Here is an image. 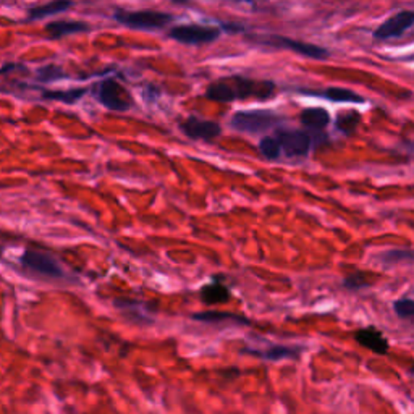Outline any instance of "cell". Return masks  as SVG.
<instances>
[{
    "mask_svg": "<svg viewBox=\"0 0 414 414\" xmlns=\"http://www.w3.org/2000/svg\"><path fill=\"white\" fill-rule=\"evenodd\" d=\"M276 93L272 81H254L246 76H225L211 83L206 89V97L216 102H233L243 99H269Z\"/></svg>",
    "mask_w": 414,
    "mask_h": 414,
    "instance_id": "cell-1",
    "label": "cell"
},
{
    "mask_svg": "<svg viewBox=\"0 0 414 414\" xmlns=\"http://www.w3.org/2000/svg\"><path fill=\"white\" fill-rule=\"evenodd\" d=\"M113 18L128 28L144 29V31H156V29H162L173 21L172 15L166 14V11H157V10L117 9L113 14Z\"/></svg>",
    "mask_w": 414,
    "mask_h": 414,
    "instance_id": "cell-2",
    "label": "cell"
},
{
    "mask_svg": "<svg viewBox=\"0 0 414 414\" xmlns=\"http://www.w3.org/2000/svg\"><path fill=\"white\" fill-rule=\"evenodd\" d=\"M249 39H254L258 44L263 46H271L276 49H288V51H293L300 56L314 59V60H327L328 51L325 47L315 46V44H309V42H303L298 39H291V38H285V36H278V34H261V36H249Z\"/></svg>",
    "mask_w": 414,
    "mask_h": 414,
    "instance_id": "cell-3",
    "label": "cell"
},
{
    "mask_svg": "<svg viewBox=\"0 0 414 414\" xmlns=\"http://www.w3.org/2000/svg\"><path fill=\"white\" fill-rule=\"evenodd\" d=\"M280 121H282V118H280L277 113L259 108V111H240L233 113V118H231L230 125L231 128H235L236 131L256 135V133H263L266 130H271L273 126H277Z\"/></svg>",
    "mask_w": 414,
    "mask_h": 414,
    "instance_id": "cell-4",
    "label": "cell"
},
{
    "mask_svg": "<svg viewBox=\"0 0 414 414\" xmlns=\"http://www.w3.org/2000/svg\"><path fill=\"white\" fill-rule=\"evenodd\" d=\"M96 94L104 107L115 112H126L131 107H135V99H133L130 91L120 81L112 80V78L97 84Z\"/></svg>",
    "mask_w": 414,
    "mask_h": 414,
    "instance_id": "cell-5",
    "label": "cell"
},
{
    "mask_svg": "<svg viewBox=\"0 0 414 414\" xmlns=\"http://www.w3.org/2000/svg\"><path fill=\"white\" fill-rule=\"evenodd\" d=\"M168 38L181 44L201 46L216 42L221 38V29L214 26H204V24H178L168 31Z\"/></svg>",
    "mask_w": 414,
    "mask_h": 414,
    "instance_id": "cell-6",
    "label": "cell"
},
{
    "mask_svg": "<svg viewBox=\"0 0 414 414\" xmlns=\"http://www.w3.org/2000/svg\"><path fill=\"white\" fill-rule=\"evenodd\" d=\"M20 263L23 264V267H26V269L39 273V276H44L49 278H64L65 277V272H64L62 267H60L57 261L47 253L36 251V249H26V251L21 254Z\"/></svg>",
    "mask_w": 414,
    "mask_h": 414,
    "instance_id": "cell-7",
    "label": "cell"
},
{
    "mask_svg": "<svg viewBox=\"0 0 414 414\" xmlns=\"http://www.w3.org/2000/svg\"><path fill=\"white\" fill-rule=\"evenodd\" d=\"M276 138L282 146V152L288 159H296V157H306L310 151V138L306 131L300 130H285L280 128L277 130Z\"/></svg>",
    "mask_w": 414,
    "mask_h": 414,
    "instance_id": "cell-8",
    "label": "cell"
},
{
    "mask_svg": "<svg viewBox=\"0 0 414 414\" xmlns=\"http://www.w3.org/2000/svg\"><path fill=\"white\" fill-rule=\"evenodd\" d=\"M180 130L190 139H194V141H212V139L221 136L222 126L217 121L203 120L191 115V117L181 121Z\"/></svg>",
    "mask_w": 414,
    "mask_h": 414,
    "instance_id": "cell-9",
    "label": "cell"
},
{
    "mask_svg": "<svg viewBox=\"0 0 414 414\" xmlns=\"http://www.w3.org/2000/svg\"><path fill=\"white\" fill-rule=\"evenodd\" d=\"M414 24V11L403 10L400 14L388 18L387 21H383L379 28L374 31V39L385 41L390 38H398L403 34L406 29H410Z\"/></svg>",
    "mask_w": 414,
    "mask_h": 414,
    "instance_id": "cell-10",
    "label": "cell"
},
{
    "mask_svg": "<svg viewBox=\"0 0 414 414\" xmlns=\"http://www.w3.org/2000/svg\"><path fill=\"white\" fill-rule=\"evenodd\" d=\"M355 340L359 345L364 346V348H368L373 353H377V355H387L388 350H390V345H388L387 338L374 327H368V328H361V330H358L355 333Z\"/></svg>",
    "mask_w": 414,
    "mask_h": 414,
    "instance_id": "cell-11",
    "label": "cell"
},
{
    "mask_svg": "<svg viewBox=\"0 0 414 414\" xmlns=\"http://www.w3.org/2000/svg\"><path fill=\"white\" fill-rule=\"evenodd\" d=\"M46 33L51 39H62L64 36L78 34V33H88L91 26L84 21L76 20H59L46 24Z\"/></svg>",
    "mask_w": 414,
    "mask_h": 414,
    "instance_id": "cell-12",
    "label": "cell"
},
{
    "mask_svg": "<svg viewBox=\"0 0 414 414\" xmlns=\"http://www.w3.org/2000/svg\"><path fill=\"white\" fill-rule=\"evenodd\" d=\"M300 121L303 126L313 131H322L324 128L330 123V113L322 107H309L304 108L300 115Z\"/></svg>",
    "mask_w": 414,
    "mask_h": 414,
    "instance_id": "cell-13",
    "label": "cell"
},
{
    "mask_svg": "<svg viewBox=\"0 0 414 414\" xmlns=\"http://www.w3.org/2000/svg\"><path fill=\"white\" fill-rule=\"evenodd\" d=\"M73 2H65V0H60V2H51L44 5H38V7H33L28 10V21H36L42 20V18L64 14V11L70 10L73 7Z\"/></svg>",
    "mask_w": 414,
    "mask_h": 414,
    "instance_id": "cell-14",
    "label": "cell"
},
{
    "mask_svg": "<svg viewBox=\"0 0 414 414\" xmlns=\"http://www.w3.org/2000/svg\"><path fill=\"white\" fill-rule=\"evenodd\" d=\"M201 300L206 304L227 303L230 300V290L222 283H207L201 288Z\"/></svg>",
    "mask_w": 414,
    "mask_h": 414,
    "instance_id": "cell-15",
    "label": "cell"
},
{
    "mask_svg": "<svg viewBox=\"0 0 414 414\" xmlns=\"http://www.w3.org/2000/svg\"><path fill=\"white\" fill-rule=\"evenodd\" d=\"M88 88H75V89H60V91H42V97L49 101H59V102H64V104H71L78 102L80 99H83L84 96L88 94Z\"/></svg>",
    "mask_w": 414,
    "mask_h": 414,
    "instance_id": "cell-16",
    "label": "cell"
},
{
    "mask_svg": "<svg viewBox=\"0 0 414 414\" xmlns=\"http://www.w3.org/2000/svg\"><path fill=\"white\" fill-rule=\"evenodd\" d=\"M194 320H201V322H207V324H217V322L222 320H235L240 322L241 325H248L249 320L243 315H236L233 313H221V310H203V313H198L193 315Z\"/></svg>",
    "mask_w": 414,
    "mask_h": 414,
    "instance_id": "cell-17",
    "label": "cell"
},
{
    "mask_svg": "<svg viewBox=\"0 0 414 414\" xmlns=\"http://www.w3.org/2000/svg\"><path fill=\"white\" fill-rule=\"evenodd\" d=\"M249 353H254V355H258L263 359H267V361H280V359L296 358L298 355H300V348H296V346L276 345L266 351H249Z\"/></svg>",
    "mask_w": 414,
    "mask_h": 414,
    "instance_id": "cell-18",
    "label": "cell"
},
{
    "mask_svg": "<svg viewBox=\"0 0 414 414\" xmlns=\"http://www.w3.org/2000/svg\"><path fill=\"white\" fill-rule=\"evenodd\" d=\"M325 99L332 102H351V104H364V97L356 94L355 91L345 88H327L324 93H320Z\"/></svg>",
    "mask_w": 414,
    "mask_h": 414,
    "instance_id": "cell-19",
    "label": "cell"
},
{
    "mask_svg": "<svg viewBox=\"0 0 414 414\" xmlns=\"http://www.w3.org/2000/svg\"><path fill=\"white\" fill-rule=\"evenodd\" d=\"M359 123H361V115L353 111L338 113L337 120H335V126H337V130L342 131L343 135H353Z\"/></svg>",
    "mask_w": 414,
    "mask_h": 414,
    "instance_id": "cell-20",
    "label": "cell"
},
{
    "mask_svg": "<svg viewBox=\"0 0 414 414\" xmlns=\"http://www.w3.org/2000/svg\"><path fill=\"white\" fill-rule=\"evenodd\" d=\"M259 152L266 157V159L277 161L280 154H282V146H280L276 136H264L259 141Z\"/></svg>",
    "mask_w": 414,
    "mask_h": 414,
    "instance_id": "cell-21",
    "label": "cell"
},
{
    "mask_svg": "<svg viewBox=\"0 0 414 414\" xmlns=\"http://www.w3.org/2000/svg\"><path fill=\"white\" fill-rule=\"evenodd\" d=\"M66 73L60 69L59 65H46L41 66L38 70V78L36 80L41 83H54V81H60L65 80Z\"/></svg>",
    "mask_w": 414,
    "mask_h": 414,
    "instance_id": "cell-22",
    "label": "cell"
},
{
    "mask_svg": "<svg viewBox=\"0 0 414 414\" xmlns=\"http://www.w3.org/2000/svg\"><path fill=\"white\" fill-rule=\"evenodd\" d=\"M343 285H345V288H350V290H359V288L369 287L370 276L368 272H353L351 276H348L343 280Z\"/></svg>",
    "mask_w": 414,
    "mask_h": 414,
    "instance_id": "cell-23",
    "label": "cell"
},
{
    "mask_svg": "<svg viewBox=\"0 0 414 414\" xmlns=\"http://www.w3.org/2000/svg\"><path fill=\"white\" fill-rule=\"evenodd\" d=\"M393 309L401 319H414V300H410V298L395 301Z\"/></svg>",
    "mask_w": 414,
    "mask_h": 414,
    "instance_id": "cell-24",
    "label": "cell"
},
{
    "mask_svg": "<svg viewBox=\"0 0 414 414\" xmlns=\"http://www.w3.org/2000/svg\"><path fill=\"white\" fill-rule=\"evenodd\" d=\"M16 69V64H5L2 66V75H7L10 70H15Z\"/></svg>",
    "mask_w": 414,
    "mask_h": 414,
    "instance_id": "cell-25",
    "label": "cell"
},
{
    "mask_svg": "<svg viewBox=\"0 0 414 414\" xmlns=\"http://www.w3.org/2000/svg\"><path fill=\"white\" fill-rule=\"evenodd\" d=\"M410 374L414 377V368H411V369H410Z\"/></svg>",
    "mask_w": 414,
    "mask_h": 414,
    "instance_id": "cell-26",
    "label": "cell"
}]
</instances>
